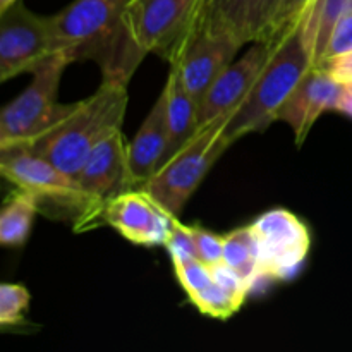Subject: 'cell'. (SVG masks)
<instances>
[{
	"mask_svg": "<svg viewBox=\"0 0 352 352\" xmlns=\"http://www.w3.org/2000/svg\"><path fill=\"white\" fill-rule=\"evenodd\" d=\"M127 148L129 141L124 138L122 129L116 131L89 153L76 175L85 198V208L76 223L78 232L93 229L96 215L107 201L134 189L131 182Z\"/></svg>",
	"mask_w": 352,
	"mask_h": 352,
	"instance_id": "obj_8",
	"label": "cell"
},
{
	"mask_svg": "<svg viewBox=\"0 0 352 352\" xmlns=\"http://www.w3.org/2000/svg\"><path fill=\"white\" fill-rule=\"evenodd\" d=\"M272 50L274 38L250 45V50L220 74L199 105V127L220 117H229L248 98L267 65Z\"/></svg>",
	"mask_w": 352,
	"mask_h": 352,
	"instance_id": "obj_14",
	"label": "cell"
},
{
	"mask_svg": "<svg viewBox=\"0 0 352 352\" xmlns=\"http://www.w3.org/2000/svg\"><path fill=\"white\" fill-rule=\"evenodd\" d=\"M285 0H205L199 28L237 45L274 38L284 24Z\"/></svg>",
	"mask_w": 352,
	"mask_h": 352,
	"instance_id": "obj_10",
	"label": "cell"
},
{
	"mask_svg": "<svg viewBox=\"0 0 352 352\" xmlns=\"http://www.w3.org/2000/svg\"><path fill=\"white\" fill-rule=\"evenodd\" d=\"M65 54L50 55L33 74L30 85L0 113V151L23 150L50 131L72 110L74 103H58V85L67 65Z\"/></svg>",
	"mask_w": 352,
	"mask_h": 352,
	"instance_id": "obj_4",
	"label": "cell"
},
{
	"mask_svg": "<svg viewBox=\"0 0 352 352\" xmlns=\"http://www.w3.org/2000/svg\"><path fill=\"white\" fill-rule=\"evenodd\" d=\"M16 2H19V0H0V12L7 10L9 7H12Z\"/></svg>",
	"mask_w": 352,
	"mask_h": 352,
	"instance_id": "obj_30",
	"label": "cell"
},
{
	"mask_svg": "<svg viewBox=\"0 0 352 352\" xmlns=\"http://www.w3.org/2000/svg\"><path fill=\"white\" fill-rule=\"evenodd\" d=\"M315 67V48L306 14L301 10L274 34V50L248 98L229 116L226 136L230 144L251 133H263L306 72Z\"/></svg>",
	"mask_w": 352,
	"mask_h": 352,
	"instance_id": "obj_2",
	"label": "cell"
},
{
	"mask_svg": "<svg viewBox=\"0 0 352 352\" xmlns=\"http://www.w3.org/2000/svg\"><path fill=\"white\" fill-rule=\"evenodd\" d=\"M223 263L232 268L251 291L263 282L251 227H239L223 236Z\"/></svg>",
	"mask_w": 352,
	"mask_h": 352,
	"instance_id": "obj_19",
	"label": "cell"
},
{
	"mask_svg": "<svg viewBox=\"0 0 352 352\" xmlns=\"http://www.w3.org/2000/svg\"><path fill=\"white\" fill-rule=\"evenodd\" d=\"M48 17L26 9L23 0L0 12V79L34 72L54 55Z\"/></svg>",
	"mask_w": 352,
	"mask_h": 352,
	"instance_id": "obj_9",
	"label": "cell"
},
{
	"mask_svg": "<svg viewBox=\"0 0 352 352\" xmlns=\"http://www.w3.org/2000/svg\"><path fill=\"white\" fill-rule=\"evenodd\" d=\"M340 93L342 85L325 69L311 67L278 110L277 120L291 127L296 144L301 146L316 120L325 112L337 109Z\"/></svg>",
	"mask_w": 352,
	"mask_h": 352,
	"instance_id": "obj_15",
	"label": "cell"
},
{
	"mask_svg": "<svg viewBox=\"0 0 352 352\" xmlns=\"http://www.w3.org/2000/svg\"><path fill=\"white\" fill-rule=\"evenodd\" d=\"M306 23L315 48V67L320 64L323 50L333 28L342 17L352 12V0H309L305 6Z\"/></svg>",
	"mask_w": 352,
	"mask_h": 352,
	"instance_id": "obj_20",
	"label": "cell"
},
{
	"mask_svg": "<svg viewBox=\"0 0 352 352\" xmlns=\"http://www.w3.org/2000/svg\"><path fill=\"white\" fill-rule=\"evenodd\" d=\"M168 146L170 136L167 122V95L165 89H162L157 102L127 148L131 182L134 189H140L144 182L150 181L158 168L167 162Z\"/></svg>",
	"mask_w": 352,
	"mask_h": 352,
	"instance_id": "obj_16",
	"label": "cell"
},
{
	"mask_svg": "<svg viewBox=\"0 0 352 352\" xmlns=\"http://www.w3.org/2000/svg\"><path fill=\"white\" fill-rule=\"evenodd\" d=\"M205 0H131L127 24L138 47L170 62L201 19Z\"/></svg>",
	"mask_w": 352,
	"mask_h": 352,
	"instance_id": "obj_6",
	"label": "cell"
},
{
	"mask_svg": "<svg viewBox=\"0 0 352 352\" xmlns=\"http://www.w3.org/2000/svg\"><path fill=\"white\" fill-rule=\"evenodd\" d=\"M0 172L10 184L33 192L41 201L74 210L78 217L82 213L85 198L76 177L65 174L47 158L26 150L2 151Z\"/></svg>",
	"mask_w": 352,
	"mask_h": 352,
	"instance_id": "obj_12",
	"label": "cell"
},
{
	"mask_svg": "<svg viewBox=\"0 0 352 352\" xmlns=\"http://www.w3.org/2000/svg\"><path fill=\"white\" fill-rule=\"evenodd\" d=\"M179 217L172 215L143 189H129L103 205L95 226L105 223L131 244L144 248L164 246Z\"/></svg>",
	"mask_w": 352,
	"mask_h": 352,
	"instance_id": "obj_11",
	"label": "cell"
},
{
	"mask_svg": "<svg viewBox=\"0 0 352 352\" xmlns=\"http://www.w3.org/2000/svg\"><path fill=\"white\" fill-rule=\"evenodd\" d=\"M41 199L30 191L17 189L0 213V243L7 248H21L30 237Z\"/></svg>",
	"mask_w": 352,
	"mask_h": 352,
	"instance_id": "obj_18",
	"label": "cell"
},
{
	"mask_svg": "<svg viewBox=\"0 0 352 352\" xmlns=\"http://www.w3.org/2000/svg\"><path fill=\"white\" fill-rule=\"evenodd\" d=\"M164 89L165 95H167V122L168 136H170L168 158H170L182 146H186L199 131V105L189 95L181 76L174 67H170V71H168V78Z\"/></svg>",
	"mask_w": 352,
	"mask_h": 352,
	"instance_id": "obj_17",
	"label": "cell"
},
{
	"mask_svg": "<svg viewBox=\"0 0 352 352\" xmlns=\"http://www.w3.org/2000/svg\"><path fill=\"white\" fill-rule=\"evenodd\" d=\"M241 48L236 41L217 36L198 26L168 64L179 72L192 100L201 105L213 82L232 64Z\"/></svg>",
	"mask_w": 352,
	"mask_h": 352,
	"instance_id": "obj_13",
	"label": "cell"
},
{
	"mask_svg": "<svg viewBox=\"0 0 352 352\" xmlns=\"http://www.w3.org/2000/svg\"><path fill=\"white\" fill-rule=\"evenodd\" d=\"M174 270L179 284H181V287L184 289L189 298L201 292L203 289L208 287L213 282L212 267L203 263L198 258L186 261V263L175 265Z\"/></svg>",
	"mask_w": 352,
	"mask_h": 352,
	"instance_id": "obj_24",
	"label": "cell"
},
{
	"mask_svg": "<svg viewBox=\"0 0 352 352\" xmlns=\"http://www.w3.org/2000/svg\"><path fill=\"white\" fill-rule=\"evenodd\" d=\"M30 291L24 285H0V325L16 327L23 323L26 311L30 309Z\"/></svg>",
	"mask_w": 352,
	"mask_h": 352,
	"instance_id": "obj_22",
	"label": "cell"
},
{
	"mask_svg": "<svg viewBox=\"0 0 352 352\" xmlns=\"http://www.w3.org/2000/svg\"><path fill=\"white\" fill-rule=\"evenodd\" d=\"M309 0H285L284 3V23L287 19H291L292 16L301 12L305 9V6L308 3Z\"/></svg>",
	"mask_w": 352,
	"mask_h": 352,
	"instance_id": "obj_29",
	"label": "cell"
},
{
	"mask_svg": "<svg viewBox=\"0 0 352 352\" xmlns=\"http://www.w3.org/2000/svg\"><path fill=\"white\" fill-rule=\"evenodd\" d=\"M164 246L165 250H167L174 267L175 265L186 263V261L198 258V251H196L191 226H184L182 222H179V219L175 220L174 227H172L170 232H168Z\"/></svg>",
	"mask_w": 352,
	"mask_h": 352,
	"instance_id": "obj_23",
	"label": "cell"
},
{
	"mask_svg": "<svg viewBox=\"0 0 352 352\" xmlns=\"http://www.w3.org/2000/svg\"><path fill=\"white\" fill-rule=\"evenodd\" d=\"M263 282L292 280L311 250L306 223L284 208L265 212L251 223Z\"/></svg>",
	"mask_w": 352,
	"mask_h": 352,
	"instance_id": "obj_7",
	"label": "cell"
},
{
	"mask_svg": "<svg viewBox=\"0 0 352 352\" xmlns=\"http://www.w3.org/2000/svg\"><path fill=\"white\" fill-rule=\"evenodd\" d=\"M320 67L325 69L340 85H352V52L346 55H339V57L327 58Z\"/></svg>",
	"mask_w": 352,
	"mask_h": 352,
	"instance_id": "obj_27",
	"label": "cell"
},
{
	"mask_svg": "<svg viewBox=\"0 0 352 352\" xmlns=\"http://www.w3.org/2000/svg\"><path fill=\"white\" fill-rule=\"evenodd\" d=\"M192 237H195L196 251H198V260L206 263L208 267L223 261V236L203 229V227L191 226Z\"/></svg>",
	"mask_w": 352,
	"mask_h": 352,
	"instance_id": "obj_25",
	"label": "cell"
},
{
	"mask_svg": "<svg viewBox=\"0 0 352 352\" xmlns=\"http://www.w3.org/2000/svg\"><path fill=\"white\" fill-rule=\"evenodd\" d=\"M246 296L236 294V292L229 291L223 285L217 284L215 280L208 285V287L203 289L198 294L191 296L189 301L192 302L196 309L199 313L206 316H212V318L219 320H227L232 315H236L243 305L246 302Z\"/></svg>",
	"mask_w": 352,
	"mask_h": 352,
	"instance_id": "obj_21",
	"label": "cell"
},
{
	"mask_svg": "<svg viewBox=\"0 0 352 352\" xmlns=\"http://www.w3.org/2000/svg\"><path fill=\"white\" fill-rule=\"evenodd\" d=\"M127 86L102 82L96 93L74 102L71 112L23 150L47 158L65 174H79L86 158L105 138L122 129L127 110Z\"/></svg>",
	"mask_w": 352,
	"mask_h": 352,
	"instance_id": "obj_3",
	"label": "cell"
},
{
	"mask_svg": "<svg viewBox=\"0 0 352 352\" xmlns=\"http://www.w3.org/2000/svg\"><path fill=\"white\" fill-rule=\"evenodd\" d=\"M229 117H220L199 127L191 141L168 158L157 174L140 189L146 191L167 212L179 217L203 179L223 151L230 146L226 136Z\"/></svg>",
	"mask_w": 352,
	"mask_h": 352,
	"instance_id": "obj_5",
	"label": "cell"
},
{
	"mask_svg": "<svg viewBox=\"0 0 352 352\" xmlns=\"http://www.w3.org/2000/svg\"><path fill=\"white\" fill-rule=\"evenodd\" d=\"M336 112L344 113L352 119V85H342V93H340Z\"/></svg>",
	"mask_w": 352,
	"mask_h": 352,
	"instance_id": "obj_28",
	"label": "cell"
},
{
	"mask_svg": "<svg viewBox=\"0 0 352 352\" xmlns=\"http://www.w3.org/2000/svg\"><path fill=\"white\" fill-rule=\"evenodd\" d=\"M131 0H74L55 16H48L55 54L72 62L93 60L102 69V82L126 85L144 52L127 24Z\"/></svg>",
	"mask_w": 352,
	"mask_h": 352,
	"instance_id": "obj_1",
	"label": "cell"
},
{
	"mask_svg": "<svg viewBox=\"0 0 352 352\" xmlns=\"http://www.w3.org/2000/svg\"><path fill=\"white\" fill-rule=\"evenodd\" d=\"M351 52H352V12L347 14L346 17H342V19L337 23V26L333 28L329 43H327L322 58H320V64L316 65V67H320L327 58L339 57V55L351 54Z\"/></svg>",
	"mask_w": 352,
	"mask_h": 352,
	"instance_id": "obj_26",
	"label": "cell"
}]
</instances>
